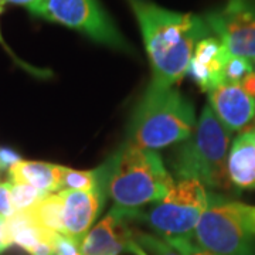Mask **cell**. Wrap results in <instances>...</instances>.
Wrapping results in <instances>:
<instances>
[{
    "label": "cell",
    "mask_w": 255,
    "mask_h": 255,
    "mask_svg": "<svg viewBox=\"0 0 255 255\" xmlns=\"http://www.w3.org/2000/svg\"><path fill=\"white\" fill-rule=\"evenodd\" d=\"M244 90H246L250 95H253L255 98V71L254 73H251L248 77H247L244 81L240 84Z\"/></svg>",
    "instance_id": "83f0119b"
},
{
    "label": "cell",
    "mask_w": 255,
    "mask_h": 255,
    "mask_svg": "<svg viewBox=\"0 0 255 255\" xmlns=\"http://www.w3.org/2000/svg\"><path fill=\"white\" fill-rule=\"evenodd\" d=\"M254 63L246 57L230 54L226 67H224V78L226 82L241 84L251 73H254Z\"/></svg>",
    "instance_id": "ffe728a7"
},
{
    "label": "cell",
    "mask_w": 255,
    "mask_h": 255,
    "mask_svg": "<svg viewBox=\"0 0 255 255\" xmlns=\"http://www.w3.org/2000/svg\"><path fill=\"white\" fill-rule=\"evenodd\" d=\"M209 203L210 193L203 183L184 179L174 183L163 199L147 211L122 210L128 219L145 221L163 238H189Z\"/></svg>",
    "instance_id": "5b68a950"
},
{
    "label": "cell",
    "mask_w": 255,
    "mask_h": 255,
    "mask_svg": "<svg viewBox=\"0 0 255 255\" xmlns=\"http://www.w3.org/2000/svg\"><path fill=\"white\" fill-rule=\"evenodd\" d=\"M209 107L228 132H237L255 117V98L240 85L224 82L209 91Z\"/></svg>",
    "instance_id": "30bf717a"
},
{
    "label": "cell",
    "mask_w": 255,
    "mask_h": 255,
    "mask_svg": "<svg viewBox=\"0 0 255 255\" xmlns=\"http://www.w3.org/2000/svg\"><path fill=\"white\" fill-rule=\"evenodd\" d=\"M1 13H3V9H0V14H1ZM0 46L4 48V51H6V53H7V54L11 57V58H13V61L17 64L20 68L26 70L27 73L33 74V75H36V77H38V78H46L47 75H50V73H48V71L40 70V68H36V67H31V65H28V64H26L24 61H21L17 55L14 54V53L10 50V47L6 44V41H4V38H3V36H1V33H0Z\"/></svg>",
    "instance_id": "cb8c5ba5"
},
{
    "label": "cell",
    "mask_w": 255,
    "mask_h": 255,
    "mask_svg": "<svg viewBox=\"0 0 255 255\" xmlns=\"http://www.w3.org/2000/svg\"><path fill=\"white\" fill-rule=\"evenodd\" d=\"M37 224L46 230L65 234L63 220V201L60 193H50L37 203L34 207L28 209Z\"/></svg>",
    "instance_id": "e0dca14e"
},
{
    "label": "cell",
    "mask_w": 255,
    "mask_h": 255,
    "mask_svg": "<svg viewBox=\"0 0 255 255\" xmlns=\"http://www.w3.org/2000/svg\"><path fill=\"white\" fill-rule=\"evenodd\" d=\"M228 177L238 189H255V128L243 132L230 147Z\"/></svg>",
    "instance_id": "4fadbf2b"
},
{
    "label": "cell",
    "mask_w": 255,
    "mask_h": 255,
    "mask_svg": "<svg viewBox=\"0 0 255 255\" xmlns=\"http://www.w3.org/2000/svg\"><path fill=\"white\" fill-rule=\"evenodd\" d=\"M46 193L37 190L36 187L26 183H11V200L17 211L34 207L41 200Z\"/></svg>",
    "instance_id": "d6986e66"
},
{
    "label": "cell",
    "mask_w": 255,
    "mask_h": 255,
    "mask_svg": "<svg viewBox=\"0 0 255 255\" xmlns=\"http://www.w3.org/2000/svg\"><path fill=\"white\" fill-rule=\"evenodd\" d=\"M11 246H13V241L10 238L9 230L6 226V220L1 219L0 220V254L7 251Z\"/></svg>",
    "instance_id": "484cf974"
},
{
    "label": "cell",
    "mask_w": 255,
    "mask_h": 255,
    "mask_svg": "<svg viewBox=\"0 0 255 255\" xmlns=\"http://www.w3.org/2000/svg\"><path fill=\"white\" fill-rule=\"evenodd\" d=\"M230 51L217 37H204L197 43L191 57L187 74L201 88V91H211L226 82L224 67Z\"/></svg>",
    "instance_id": "7c38bea8"
},
{
    "label": "cell",
    "mask_w": 255,
    "mask_h": 255,
    "mask_svg": "<svg viewBox=\"0 0 255 255\" xmlns=\"http://www.w3.org/2000/svg\"><path fill=\"white\" fill-rule=\"evenodd\" d=\"M201 250L216 255H255V238L244 223V203L210 193V203L193 233Z\"/></svg>",
    "instance_id": "8992f818"
},
{
    "label": "cell",
    "mask_w": 255,
    "mask_h": 255,
    "mask_svg": "<svg viewBox=\"0 0 255 255\" xmlns=\"http://www.w3.org/2000/svg\"><path fill=\"white\" fill-rule=\"evenodd\" d=\"M170 246H173L174 250L179 251L180 255H216L207 253L204 250H201L200 247L197 246L193 237L189 238H164Z\"/></svg>",
    "instance_id": "7402d4cb"
},
{
    "label": "cell",
    "mask_w": 255,
    "mask_h": 255,
    "mask_svg": "<svg viewBox=\"0 0 255 255\" xmlns=\"http://www.w3.org/2000/svg\"><path fill=\"white\" fill-rule=\"evenodd\" d=\"M28 11L36 17L77 30L98 44L132 51L98 0H38Z\"/></svg>",
    "instance_id": "52a82bcc"
},
{
    "label": "cell",
    "mask_w": 255,
    "mask_h": 255,
    "mask_svg": "<svg viewBox=\"0 0 255 255\" xmlns=\"http://www.w3.org/2000/svg\"><path fill=\"white\" fill-rule=\"evenodd\" d=\"M20 160H23V157L16 149L10 146H0V170L9 172L10 167Z\"/></svg>",
    "instance_id": "d4e9b609"
},
{
    "label": "cell",
    "mask_w": 255,
    "mask_h": 255,
    "mask_svg": "<svg viewBox=\"0 0 255 255\" xmlns=\"http://www.w3.org/2000/svg\"><path fill=\"white\" fill-rule=\"evenodd\" d=\"M254 68H255V60H254Z\"/></svg>",
    "instance_id": "f546056e"
},
{
    "label": "cell",
    "mask_w": 255,
    "mask_h": 255,
    "mask_svg": "<svg viewBox=\"0 0 255 255\" xmlns=\"http://www.w3.org/2000/svg\"><path fill=\"white\" fill-rule=\"evenodd\" d=\"M108 163L107 193L121 209L136 210L156 203L173 187V177L155 150L127 143Z\"/></svg>",
    "instance_id": "3957f363"
},
{
    "label": "cell",
    "mask_w": 255,
    "mask_h": 255,
    "mask_svg": "<svg viewBox=\"0 0 255 255\" xmlns=\"http://www.w3.org/2000/svg\"><path fill=\"white\" fill-rule=\"evenodd\" d=\"M82 243L75 238L57 233L54 237V248L57 255H82Z\"/></svg>",
    "instance_id": "44dd1931"
},
{
    "label": "cell",
    "mask_w": 255,
    "mask_h": 255,
    "mask_svg": "<svg viewBox=\"0 0 255 255\" xmlns=\"http://www.w3.org/2000/svg\"><path fill=\"white\" fill-rule=\"evenodd\" d=\"M1 219H3V217H0V220H1Z\"/></svg>",
    "instance_id": "4dcf8cb0"
},
{
    "label": "cell",
    "mask_w": 255,
    "mask_h": 255,
    "mask_svg": "<svg viewBox=\"0 0 255 255\" xmlns=\"http://www.w3.org/2000/svg\"><path fill=\"white\" fill-rule=\"evenodd\" d=\"M254 121H255V117H254Z\"/></svg>",
    "instance_id": "1f68e13d"
},
{
    "label": "cell",
    "mask_w": 255,
    "mask_h": 255,
    "mask_svg": "<svg viewBox=\"0 0 255 255\" xmlns=\"http://www.w3.org/2000/svg\"><path fill=\"white\" fill-rule=\"evenodd\" d=\"M108 170V160L94 170H74L71 167H65L61 179V190L91 191L101 186H107Z\"/></svg>",
    "instance_id": "2e32d148"
},
{
    "label": "cell",
    "mask_w": 255,
    "mask_h": 255,
    "mask_svg": "<svg viewBox=\"0 0 255 255\" xmlns=\"http://www.w3.org/2000/svg\"><path fill=\"white\" fill-rule=\"evenodd\" d=\"M159 87H173L187 74L197 43L210 34L204 17L163 9L149 0H128Z\"/></svg>",
    "instance_id": "6da1fadb"
},
{
    "label": "cell",
    "mask_w": 255,
    "mask_h": 255,
    "mask_svg": "<svg viewBox=\"0 0 255 255\" xmlns=\"http://www.w3.org/2000/svg\"><path fill=\"white\" fill-rule=\"evenodd\" d=\"M65 236L81 241L98 217L107 197V186L91 191L60 190Z\"/></svg>",
    "instance_id": "9c48e42d"
},
{
    "label": "cell",
    "mask_w": 255,
    "mask_h": 255,
    "mask_svg": "<svg viewBox=\"0 0 255 255\" xmlns=\"http://www.w3.org/2000/svg\"><path fill=\"white\" fill-rule=\"evenodd\" d=\"M230 132L209 105L203 110L190 136L177 147L172 169L179 180L194 179L211 189L230 186L227 160Z\"/></svg>",
    "instance_id": "277c9868"
},
{
    "label": "cell",
    "mask_w": 255,
    "mask_h": 255,
    "mask_svg": "<svg viewBox=\"0 0 255 255\" xmlns=\"http://www.w3.org/2000/svg\"><path fill=\"white\" fill-rule=\"evenodd\" d=\"M17 210L11 200V183H0V217L9 219Z\"/></svg>",
    "instance_id": "603a6c76"
},
{
    "label": "cell",
    "mask_w": 255,
    "mask_h": 255,
    "mask_svg": "<svg viewBox=\"0 0 255 255\" xmlns=\"http://www.w3.org/2000/svg\"><path fill=\"white\" fill-rule=\"evenodd\" d=\"M132 240L149 255H180L173 246H170L164 238L150 236L137 230H132Z\"/></svg>",
    "instance_id": "ac0fdd59"
},
{
    "label": "cell",
    "mask_w": 255,
    "mask_h": 255,
    "mask_svg": "<svg viewBox=\"0 0 255 255\" xmlns=\"http://www.w3.org/2000/svg\"><path fill=\"white\" fill-rule=\"evenodd\" d=\"M124 210L114 207L82 240V255H119L132 238Z\"/></svg>",
    "instance_id": "8fae6325"
},
{
    "label": "cell",
    "mask_w": 255,
    "mask_h": 255,
    "mask_svg": "<svg viewBox=\"0 0 255 255\" xmlns=\"http://www.w3.org/2000/svg\"><path fill=\"white\" fill-rule=\"evenodd\" d=\"M64 166L37 160H20L9 169L10 183H26L46 194L61 190Z\"/></svg>",
    "instance_id": "5bb4252c"
},
{
    "label": "cell",
    "mask_w": 255,
    "mask_h": 255,
    "mask_svg": "<svg viewBox=\"0 0 255 255\" xmlns=\"http://www.w3.org/2000/svg\"><path fill=\"white\" fill-rule=\"evenodd\" d=\"M244 223L247 230L255 237V207L244 204Z\"/></svg>",
    "instance_id": "4316f807"
},
{
    "label": "cell",
    "mask_w": 255,
    "mask_h": 255,
    "mask_svg": "<svg viewBox=\"0 0 255 255\" xmlns=\"http://www.w3.org/2000/svg\"><path fill=\"white\" fill-rule=\"evenodd\" d=\"M194 107L172 87L149 84L128 128V145L163 149L182 143L196 128Z\"/></svg>",
    "instance_id": "7a4b0ae2"
},
{
    "label": "cell",
    "mask_w": 255,
    "mask_h": 255,
    "mask_svg": "<svg viewBox=\"0 0 255 255\" xmlns=\"http://www.w3.org/2000/svg\"><path fill=\"white\" fill-rule=\"evenodd\" d=\"M254 1H255V0H254Z\"/></svg>",
    "instance_id": "d6a6232c"
},
{
    "label": "cell",
    "mask_w": 255,
    "mask_h": 255,
    "mask_svg": "<svg viewBox=\"0 0 255 255\" xmlns=\"http://www.w3.org/2000/svg\"><path fill=\"white\" fill-rule=\"evenodd\" d=\"M6 1L11 4H17V6H24L28 10L30 7H33L38 0H6Z\"/></svg>",
    "instance_id": "f1b7e54d"
},
{
    "label": "cell",
    "mask_w": 255,
    "mask_h": 255,
    "mask_svg": "<svg viewBox=\"0 0 255 255\" xmlns=\"http://www.w3.org/2000/svg\"><path fill=\"white\" fill-rule=\"evenodd\" d=\"M210 30L230 54L255 60V1L228 0L219 10L204 16Z\"/></svg>",
    "instance_id": "ba28073f"
},
{
    "label": "cell",
    "mask_w": 255,
    "mask_h": 255,
    "mask_svg": "<svg viewBox=\"0 0 255 255\" xmlns=\"http://www.w3.org/2000/svg\"><path fill=\"white\" fill-rule=\"evenodd\" d=\"M4 220H6V226L9 230L13 246L20 247L27 254L40 241L46 240L54 233L38 226L28 210L16 211L11 217Z\"/></svg>",
    "instance_id": "9a60e30c"
}]
</instances>
